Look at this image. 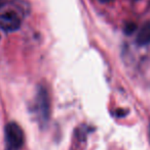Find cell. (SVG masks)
<instances>
[{"label":"cell","instance_id":"6da1fadb","mask_svg":"<svg viewBox=\"0 0 150 150\" xmlns=\"http://www.w3.org/2000/svg\"><path fill=\"white\" fill-rule=\"evenodd\" d=\"M34 112L40 125L41 126L46 125L50 115V100L47 90L43 86L38 89L36 98H35Z\"/></svg>","mask_w":150,"mask_h":150},{"label":"cell","instance_id":"7a4b0ae2","mask_svg":"<svg viewBox=\"0 0 150 150\" xmlns=\"http://www.w3.org/2000/svg\"><path fill=\"white\" fill-rule=\"evenodd\" d=\"M4 150H21L25 141L24 132L18 124L11 122L5 126L4 131Z\"/></svg>","mask_w":150,"mask_h":150},{"label":"cell","instance_id":"3957f363","mask_svg":"<svg viewBox=\"0 0 150 150\" xmlns=\"http://www.w3.org/2000/svg\"><path fill=\"white\" fill-rule=\"evenodd\" d=\"M21 26V20L18 14L7 11L0 14V28L5 32L17 31Z\"/></svg>","mask_w":150,"mask_h":150},{"label":"cell","instance_id":"277c9868","mask_svg":"<svg viewBox=\"0 0 150 150\" xmlns=\"http://www.w3.org/2000/svg\"><path fill=\"white\" fill-rule=\"evenodd\" d=\"M137 43L139 45H147L150 43V23H145L137 35Z\"/></svg>","mask_w":150,"mask_h":150},{"label":"cell","instance_id":"5b68a950","mask_svg":"<svg viewBox=\"0 0 150 150\" xmlns=\"http://www.w3.org/2000/svg\"><path fill=\"white\" fill-rule=\"evenodd\" d=\"M136 25L133 24V23H130V24H128L126 26V28H124V31H126V33L128 34V35H130V34H132L133 32L136 30Z\"/></svg>","mask_w":150,"mask_h":150},{"label":"cell","instance_id":"8992f818","mask_svg":"<svg viewBox=\"0 0 150 150\" xmlns=\"http://www.w3.org/2000/svg\"><path fill=\"white\" fill-rule=\"evenodd\" d=\"M5 2H6V0H0V7H2V6L5 4Z\"/></svg>","mask_w":150,"mask_h":150},{"label":"cell","instance_id":"52a82bcc","mask_svg":"<svg viewBox=\"0 0 150 150\" xmlns=\"http://www.w3.org/2000/svg\"><path fill=\"white\" fill-rule=\"evenodd\" d=\"M100 2H102V3H107V2H110L112 1V0H99Z\"/></svg>","mask_w":150,"mask_h":150},{"label":"cell","instance_id":"ba28073f","mask_svg":"<svg viewBox=\"0 0 150 150\" xmlns=\"http://www.w3.org/2000/svg\"><path fill=\"white\" fill-rule=\"evenodd\" d=\"M149 139H150V127H149Z\"/></svg>","mask_w":150,"mask_h":150}]
</instances>
